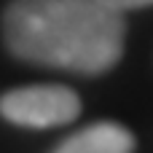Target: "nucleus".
<instances>
[{
  "label": "nucleus",
  "mask_w": 153,
  "mask_h": 153,
  "mask_svg": "<svg viewBox=\"0 0 153 153\" xmlns=\"http://www.w3.org/2000/svg\"><path fill=\"white\" fill-rule=\"evenodd\" d=\"M3 40L24 62L102 75L124 54L126 22L102 0H11Z\"/></svg>",
  "instance_id": "obj_1"
},
{
  "label": "nucleus",
  "mask_w": 153,
  "mask_h": 153,
  "mask_svg": "<svg viewBox=\"0 0 153 153\" xmlns=\"http://www.w3.org/2000/svg\"><path fill=\"white\" fill-rule=\"evenodd\" d=\"M81 113V100L67 86H22L0 97V116L11 124L30 129H51L75 121Z\"/></svg>",
  "instance_id": "obj_2"
},
{
  "label": "nucleus",
  "mask_w": 153,
  "mask_h": 153,
  "mask_svg": "<svg viewBox=\"0 0 153 153\" xmlns=\"http://www.w3.org/2000/svg\"><path fill=\"white\" fill-rule=\"evenodd\" d=\"M134 137L126 126L113 121H97L62 140L51 153H132Z\"/></svg>",
  "instance_id": "obj_3"
},
{
  "label": "nucleus",
  "mask_w": 153,
  "mask_h": 153,
  "mask_svg": "<svg viewBox=\"0 0 153 153\" xmlns=\"http://www.w3.org/2000/svg\"><path fill=\"white\" fill-rule=\"evenodd\" d=\"M105 5H110L113 11L118 13H126V11H134V8H145V5H153V0H102Z\"/></svg>",
  "instance_id": "obj_4"
}]
</instances>
